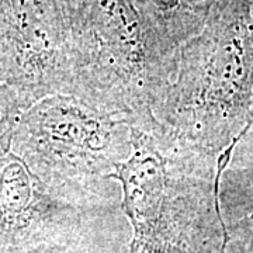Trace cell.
Here are the masks:
<instances>
[{"mask_svg": "<svg viewBox=\"0 0 253 253\" xmlns=\"http://www.w3.org/2000/svg\"><path fill=\"white\" fill-rule=\"evenodd\" d=\"M232 0H129L165 81L170 79L180 46L197 36L212 14Z\"/></svg>", "mask_w": 253, "mask_h": 253, "instance_id": "obj_7", "label": "cell"}, {"mask_svg": "<svg viewBox=\"0 0 253 253\" xmlns=\"http://www.w3.org/2000/svg\"><path fill=\"white\" fill-rule=\"evenodd\" d=\"M121 214V200L59 193L13 154L0 165V253H94L100 226Z\"/></svg>", "mask_w": 253, "mask_h": 253, "instance_id": "obj_5", "label": "cell"}, {"mask_svg": "<svg viewBox=\"0 0 253 253\" xmlns=\"http://www.w3.org/2000/svg\"><path fill=\"white\" fill-rule=\"evenodd\" d=\"M66 33L65 94L123 116L142 131L166 84L129 0H58Z\"/></svg>", "mask_w": 253, "mask_h": 253, "instance_id": "obj_3", "label": "cell"}, {"mask_svg": "<svg viewBox=\"0 0 253 253\" xmlns=\"http://www.w3.org/2000/svg\"><path fill=\"white\" fill-rule=\"evenodd\" d=\"M134 126L69 94H49L18 120L11 154L37 179L81 199L121 200L110 176L132 152Z\"/></svg>", "mask_w": 253, "mask_h": 253, "instance_id": "obj_4", "label": "cell"}, {"mask_svg": "<svg viewBox=\"0 0 253 253\" xmlns=\"http://www.w3.org/2000/svg\"><path fill=\"white\" fill-rule=\"evenodd\" d=\"M228 163L181 148L162 128L134 126L132 152L110 176L132 228L128 253H224L219 191Z\"/></svg>", "mask_w": 253, "mask_h": 253, "instance_id": "obj_2", "label": "cell"}, {"mask_svg": "<svg viewBox=\"0 0 253 253\" xmlns=\"http://www.w3.org/2000/svg\"><path fill=\"white\" fill-rule=\"evenodd\" d=\"M163 132L218 163L253 126V0H232L180 46L152 107Z\"/></svg>", "mask_w": 253, "mask_h": 253, "instance_id": "obj_1", "label": "cell"}, {"mask_svg": "<svg viewBox=\"0 0 253 253\" xmlns=\"http://www.w3.org/2000/svg\"><path fill=\"white\" fill-rule=\"evenodd\" d=\"M224 253H253V214L226 224Z\"/></svg>", "mask_w": 253, "mask_h": 253, "instance_id": "obj_9", "label": "cell"}, {"mask_svg": "<svg viewBox=\"0 0 253 253\" xmlns=\"http://www.w3.org/2000/svg\"><path fill=\"white\" fill-rule=\"evenodd\" d=\"M18 94L0 83V165L11 155V141L23 111H26Z\"/></svg>", "mask_w": 253, "mask_h": 253, "instance_id": "obj_8", "label": "cell"}, {"mask_svg": "<svg viewBox=\"0 0 253 253\" xmlns=\"http://www.w3.org/2000/svg\"><path fill=\"white\" fill-rule=\"evenodd\" d=\"M66 33L58 0H0V83L28 109L66 91Z\"/></svg>", "mask_w": 253, "mask_h": 253, "instance_id": "obj_6", "label": "cell"}]
</instances>
